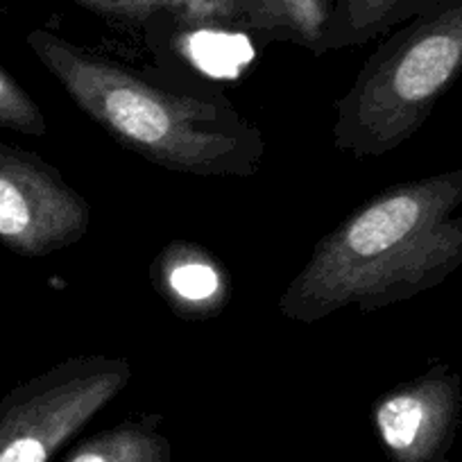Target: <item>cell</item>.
<instances>
[{
  "label": "cell",
  "mask_w": 462,
  "mask_h": 462,
  "mask_svg": "<svg viewBox=\"0 0 462 462\" xmlns=\"http://www.w3.org/2000/svg\"><path fill=\"white\" fill-rule=\"evenodd\" d=\"M462 171L402 181L354 208L318 241L279 297L291 322L374 310L439 286L462 263Z\"/></svg>",
  "instance_id": "6da1fadb"
},
{
  "label": "cell",
  "mask_w": 462,
  "mask_h": 462,
  "mask_svg": "<svg viewBox=\"0 0 462 462\" xmlns=\"http://www.w3.org/2000/svg\"><path fill=\"white\" fill-rule=\"evenodd\" d=\"M25 43L82 114L145 162L193 177H252L263 166V134L225 97L168 91L51 30Z\"/></svg>",
  "instance_id": "7a4b0ae2"
},
{
  "label": "cell",
  "mask_w": 462,
  "mask_h": 462,
  "mask_svg": "<svg viewBox=\"0 0 462 462\" xmlns=\"http://www.w3.org/2000/svg\"><path fill=\"white\" fill-rule=\"evenodd\" d=\"M462 73V0H439L393 30L336 100L333 145L358 162L411 141Z\"/></svg>",
  "instance_id": "3957f363"
},
{
  "label": "cell",
  "mask_w": 462,
  "mask_h": 462,
  "mask_svg": "<svg viewBox=\"0 0 462 462\" xmlns=\"http://www.w3.org/2000/svg\"><path fill=\"white\" fill-rule=\"evenodd\" d=\"M132 381L118 356H73L0 397V462H51Z\"/></svg>",
  "instance_id": "277c9868"
},
{
  "label": "cell",
  "mask_w": 462,
  "mask_h": 462,
  "mask_svg": "<svg viewBox=\"0 0 462 462\" xmlns=\"http://www.w3.org/2000/svg\"><path fill=\"white\" fill-rule=\"evenodd\" d=\"M91 204L39 154L0 141V243L28 259L75 245L88 234Z\"/></svg>",
  "instance_id": "5b68a950"
},
{
  "label": "cell",
  "mask_w": 462,
  "mask_h": 462,
  "mask_svg": "<svg viewBox=\"0 0 462 462\" xmlns=\"http://www.w3.org/2000/svg\"><path fill=\"white\" fill-rule=\"evenodd\" d=\"M460 411V376L439 363L381 394L372 424L390 462H447Z\"/></svg>",
  "instance_id": "8992f818"
},
{
  "label": "cell",
  "mask_w": 462,
  "mask_h": 462,
  "mask_svg": "<svg viewBox=\"0 0 462 462\" xmlns=\"http://www.w3.org/2000/svg\"><path fill=\"white\" fill-rule=\"evenodd\" d=\"M150 279L163 304L189 322H207L229 306V273L198 243L175 241L163 247L152 261Z\"/></svg>",
  "instance_id": "52a82bcc"
},
{
  "label": "cell",
  "mask_w": 462,
  "mask_h": 462,
  "mask_svg": "<svg viewBox=\"0 0 462 462\" xmlns=\"http://www.w3.org/2000/svg\"><path fill=\"white\" fill-rule=\"evenodd\" d=\"M439 0H333L319 55L365 46L402 28Z\"/></svg>",
  "instance_id": "ba28073f"
},
{
  "label": "cell",
  "mask_w": 462,
  "mask_h": 462,
  "mask_svg": "<svg viewBox=\"0 0 462 462\" xmlns=\"http://www.w3.org/2000/svg\"><path fill=\"white\" fill-rule=\"evenodd\" d=\"M328 0H241L236 28L263 42H291L319 55Z\"/></svg>",
  "instance_id": "9c48e42d"
},
{
  "label": "cell",
  "mask_w": 462,
  "mask_h": 462,
  "mask_svg": "<svg viewBox=\"0 0 462 462\" xmlns=\"http://www.w3.org/2000/svg\"><path fill=\"white\" fill-rule=\"evenodd\" d=\"M66 462H172V444L163 433V417L148 412L87 438Z\"/></svg>",
  "instance_id": "30bf717a"
},
{
  "label": "cell",
  "mask_w": 462,
  "mask_h": 462,
  "mask_svg": "<svg viewBox=\"0 0 462 462\" xmlns=\"http://www.w3.org/2000/svg\"><path fill=\"white\" fill-rule=\"evenodd\" d=\"M82 7L127 23H139L154 14H172L189 25L236 28L241 0H84Z\"/></svg>",
  "instance_id": "8fae6325"
},
{
  "label": "cell",
  "mask_w": 462,
  "mask_h": 462,
  "mask_svg": "<svg viewBox=\"0 0 462 462\" xmlns=\"http://www.w3.org/2000/svg\"><path fill=\"white\" fill-rule=\"evenodd\" d=\"M0 127L28 136H43L48 121L34 97L0 66Z\"/></svg>",
  "instance_id": "7c38bea8"
},
{
  "label": "cell",
  "mask_w": 462,
  "mask_h": 462,
  "mask_svg": "<svg viewBox=\"0 0 462 462\" xmlns=\"http://www.w3.org/2000/svg\"><path fill=\"white\" fill-rule=\"evenodd\" d=\"M75 3H78V5H82V3H84V0H75Z\"/></svg>",
  "instance_id": "4fadbf2b"
}]
</instances>
